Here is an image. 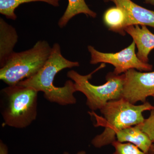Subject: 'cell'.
I'll use <instances>...</instances> for the list:
<instances>
[{"mask_svg": "<svg viewBox=\"0 0 154 154\" xmlns=\"http://www.w3.org/2000/svg\"><path fill=\"white\" fill-rule=\"evenodd\" d=\"M111 145L115 149L113 154H147L129 143H121L116 140Z\"/></svg>", "mask_w": 154, "mask_h": 154, "instance_id": "9a60e30c", "label": "cell"}, {"mask_svg": "<svg viewBox=\"0 0 154 154\" xmlns=\"http://www.w3.org/2000/svg\"><path fill=\"white\" fill-rule=\"evenodd\" d=\"M135 43L133 41L129 46L119 52L110 53L100 52L92 45H89L88 48L91 55L90 63L110 64L114 66L113 72L116 75L125 73L130 69H137L140 72L151 71L153 66L143 62L138 58L135 53Z\"/></svg>", "mask_w": 154, "mask_h": 154, "instance_id": "8992f818", "label": "cell"}, {"mask_svg": "<svg viewBox=\"0 0 154 154\" xmlns=\"http://www.w3.org/2000/svg\"><path fill=\"white\" fill-rule=\"evenodd\" d=\"M63 154H69L68 152H63ZM76 154H87L86 152L85 151H80L78 152Z\"/></svg>", "mask_w": 154, "mask_h": 154, "instance_id": "d6986e66", "label": "cell"}, {"mask_svg": "<svg viewBox=\"0 0 154 154\" xmlns=\"http://www.w3.org/2000/svg\"><path fill=\"white\" fill-rule=\"evenodd\" d=\"M122 98L132 104L146 102L154 96V71H137L130 69L125 73Z\"/></svg>", "mask_w": 154, "mask_h": 154, "instance_id": "52a82bcc", "label": "cell"}, {"mask_svg": "<svg viewBox=\"0 0 154 154\" xmlns=\"http://www.w3.org/2000/svg\"><path fill=\"white\" fill-rule=\"evenodd\" d=\"M145 2L146 4H150L154 5V0H145Z\"/></svg>", "mask_w": 154, "mask_h": 154, "instance_id": "ffe728a7", "label": "cell"}, {"mask_svg": "<svg viewBox=\"0 0 154 154\" xmlns=\"http://www.w3.org/2000/svg\"><path fill=\"white\" fill-rule=\"evenodd\" d=\"M8 148L2 141L0 143V154H8Z\"/></svg>", "mask_w": 154, "mask_h": 154, "instance_id": "e0dca14e", "label": "cell"}, {"mask_svg": "<svg viewBox=\"0 0 154 154\" xmlns=\"http://www.w3.org/2000/svg\"><path fill=\"white\" fill-rule=\"evenodd\" d=\"M68 2L66 10L58 22L60 28L65 27L69 20L78 14H84L93 18L96 17V12L89 8L85 0H68Z\"/></svg>", "mask_w": 154, "mask_h": 154, "instance_id": "4fadbf2b", "label": "cell"}, {"mask_svg": "<svg viewBox=\"0 0 154 154\" xmlns=\"http://www.w3.org/2000/svg\"><path fill=\"white\" fill-rule=\"evenodd\" d=\"M116 138L120 142L133 144L146 154L153 143L148 136L140 129L138 125L119 131L116 134Z\"/></svg>", "mask_w": 154, "mask_h": 154, "instance_id": "8fae6325", "label": "cell"}, {"mask_svg": "<svg viewBox=\"0 0 154 154\" xmlns=\"http://www.w3.org/2000/svg\"><path fill=\"white\" fill-rule=\"evenodd\" d=\"M121 8L126 17V26L140 25L154 28V11L137 5L131 0H105Z\"/></svg>", "mask_w": 154, "mask_h": 154, "instance_id": "ba28073f", "label": "cell"}, {"mask_svg": "<svg viewBox=\"0 0 154 154\" xmlns=\"http://www.w3.org/2000/svg\"><path fill=\"white\" fill-rule=\"evenodd\" d=\"M17 30L12 25L0 18V66L2 67L14 52L18 42Z\"/></svg>", "mask_w": 154, "mask_h": 154, "instance_id": "30bf717a", "label": "cell"}, {"mask_svg": "<svg viewBox=\"0 0 154 154\" xmlns=\"http://www.w3.org/2000/svg\"><path fill=\"white\" fill-rule=\"evenodd\" d=\"M51 50L47 41L38 40L28 50L14 52L0 69V79L13 86L33 76L44 66Z\"/></svg>", "mask_w": 154, "mask_h": 154, "instance_id": "277c9868", "label": "cell"}, {"mask_svg": "<svg viewBox=\"0 0 154 154\" xmlns=\"http://www.w3.org/2000/svg\"><path fill=\"white\" fill-rule=\"evenodd\" d=\"M60 0H0V14L11 20H16L17 16L15 10L22 4L32 2H42L54 7L59 6Z\"/></svg>", "mask_w": 154, "mask_h": 154, "instance_id": "5bb4252c", "label": "cell"}, {"mask_svg": "<svg viewBox=\"0 0 154 154\" xmlns=\"http://www.w3.org/2000/svg\"><path fill=\"white\" fill-rule=\"evenodd\" d=\"M105 67V63L89 74L82 75L72 70L68 72L67 76L74 82L77 91L86 96V104L92 111L100 110L109 102L122 98L125 74L116 75L110 72L106 76V82L101 85H94L90 83L92 75Z\"/></svg>", "mask_w": 154, "mask_h": 154, "instance_id": "5b68a950", "label": "cell"}, {"mask_svg": "<svg viewBox=\"0 0 154 154\" xmlns=\"http://www.w3.org/2000/svg\"><path fill=\"white\" fill-rule=\"evenodd\" d=\"M153 109L154 106L147 102L135 105L123 98L109 101L100 110L104 116L105 129L92 139L91 144L96 148L111 144L116 140L119 131L140 124L145 119L143 113Z\"/></svg>", "mask_w": 154, "mask_h": 154, "instance_id": "7a4b0ae2", "label": "cell"}, {"mask_svg": "<svg viewBox=\"0 0 154 154\" xmlns=\"http://www.w3.org/2000/svg\"><path fill=\"white\" fill-rule=\"evenodd\" d=\"M38 92L30 87L8 86L1 92V113L5 125L24 128L36 120Z\"/></svg>", "mask_w": 154, "mask_h": 154, "instance_id": "3957f363", "label": "cell"}, {"mask_svg": "<svg viewBox=\"0 0 154 154\" xmlns=\"http://www.w3.org/2000/svg\"><path fill=\"white\" fill-rule=\"evenodd\" d=\"M153 99H154V96H153Z\"/></svg>", "mask_w": 154, "mask_h": 154, "instance_id": "44dd1931", "label": "cell"}, {"mask_svg": "<svg viewBox=\"0 0 154 154\" xmlns=\"http://www.w3.org/2000/svg\"><path fill=\"white\" fill-rule=\"evenodd\" d=\"M147 154H154V143H153L152 144Z\"/></svg>", "mask_w": 154, "mask_h": 154, "instance_id": "ac0fdd59", "label": "cell"}, {"mask_svg": "<svg viewBox=\"0 0 154 154\" xmlns=\"http://www.w3.org/2000/svg\"><path fill=\"white\" fill-rule=\"evenodd\" d=\"M140 129L148 136L150 139L154 143V110H151L148 118L145 119L143 122L138 125Z\"/></svg>", "mask_w": 154, "mask_h": 154, "instance_id": "2e32d148", "label": "cell"}, {"mask_svg": "<svg viewBox=\"0 0 154 154\" xmlns=\"http://www.w3.org/2000/svg\"><path fill=\"white\" fill-rule=\"evenodd\" d=\"M79 66L78 62L69 60L64 57L60 45L55 43L44 66L36 74L21 81L18 85L43 92L45 99L52 103L63 106L73 105L77 101L74 95L77 92L74 82L68 80L63 87H57L54 85V80L56 75L62 70Z\"/></svg>", "mask_w": 154, "mask_h": 154, "instance_id": "6da1fadb", "label": "cell"}, {"mask_svg": "<svg viewBox=\"0 0 154 154\" xmlns=\"http://www.w3.org/2000/svg\"><path fill=\"white\" fill-rule=\"evenodd\" d=\"M125 31L132 37L137 47L138 58L143 62L148 63L149 55L154 49V34L145 25H130Z\"/></svg>", "mask_w": 154, "mask_h": 154, "instance_id": "9c48e42d", "label": "cell"}, {"mask_svg": "<svg viewBox=\"0 0 154 154\" xmlns=\"http://www.w3.org/2000/svg\"><path fill=\"white\" fill-rule=\"evenodd\" d=\"M103 21L109 30L125 35L126 17L121 8L116 6L108 9L104 14Z\"/></svg>", "mask_w": 154, "mask_h": 154, "instance_id": "7c38bea8", "label": "cell"}]
</instances>
